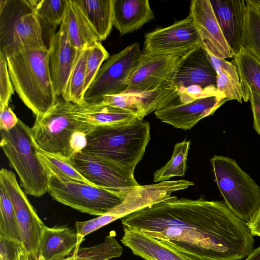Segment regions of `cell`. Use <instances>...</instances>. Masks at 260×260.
I'll return each instance as SVG.
<instances>
[{"mask_svg":"<svg viewBox=\"0 0 260 260\" xmlns=\"http://www.w3.org/2000/svg\"><path fill=\"white\" fill-rule=\"evenodd\" d=\"M73 111L78 120L94 127L125 124L138 119L130 111L96 102L73 104Z\"/></svg>","mask_w":260,"mask_h":260,"instance_id":"23","label":"cell"},{"mask_svg":"<svg viewBox=\"0 0 260 260\" xmlns=\"http://www.w3.org/2000/svg\"><path fill=\"white\" fill-rule=\"evenodd\" d=\"M154 19L148 0H114L113 26L121 36L141 29Z\"/></svg>","mask_w":260,"mask_h":260,"instance_id":"22","label":"cell"},{"mask_svg":"<svg viewBox=\"0 0 260 260\" xmlns=\"http://www.w3.org/2000/svg\"><path fill=\"white\" fill-rule=\"evenodd\" d=\"M210 61L217 74L216 86L226 99L242 101V91L236 66L224 59L207 53Z\"/></svg>","mask_w":260,"mask_h":260,"instance_id":"27","label":"cell"},{"mask_svg":"<svg viewBox=\"0 0 260 260\" xmlns=\"http://www.w3.org/2000/svg\"><path fill=\"white\" fill-rule=\"evenodd\" d=\"M1 147L25 193L41 197L48 192L50 175L38 156L31 127L19 119L12 129L1 131Z\"/></svg>","mask_w":260,"mask_h":260,"instance_id":"4","label":"cell"},{"mask_svg":"<svg viewBox=\"0 0 260 260\" xmlns=\"http://www.w3.org/2000/svg\"><path fill=\"white\" fill-rule=\"evenodd\" d=\"M0 237L22 244L13 205L6 191L1 186Z\"/></svg>","mask_w":260,"mask_h":260,"instance_id":"35","label":"cell"},{"mask_svg":"<svg viewBox=\"0 0 260 260\" xmlns=\"http://www.w3.org/2000/svg\"><path fill=\"white\" fill-rule=\"evenodd\" d=\"M122 252V247L112 235L109 234L101 243L90 247L77 248L60 260H110L120 256Z\"/></svg>","mask_w":260,"mask_h":260,"instance_id":"30","label":"cell"},{"mask_svg":"<svg viewBox=\"0 0 260 260\" xmlns=\"http://www.w3.org/2000/svg\"><path fill=\"white\" fill-rule=\"evenodd\" d=\"M88 48L78 51L61 98L77 105L87 102L84 99L85 69Z\"/></svg>","mask_w":260,"mask_h":260,"instance_id":"29","label":"cell"},{"mask_svg":"<svg viewBox=\"0 0 260 260\" xmlns=\"http://www.w3.org/2000/svg\"><path fill=\"white\" fill-rule=\"evenodd\" d=\"M189 53L183 54L142 53L137 67L128 79L124 91H149L174 84L177 71Z\"/></svg>","mask_w":260,"mask_h":260,"instance_id":"11","label":"cell"},{"mask_svg":"<svg viewBox=\"0 0 260 260\" xmlns=\"http://www.w3.org/2000/svg\"><path fill=\"white\" fill-rule=\"evenodd\" d=\"M100 42L109 36L113 26L114 0H75Z\"/></svg>","mask_w":260,"mask_h":260,"instance_id":"25","label":"cell"},{"mask_svg":"<svg viewBox=\"0 0 260 260\" xmlns=\"http://www.w3.org/2000/svg\"><path fill=\"white\" fill-rule=\"evenodd\" d=\"M217 74L207 51L201 46L189 53L181 63L174 80L178 89L198 86L204 89L216 86Z\"/></svg>","mask_w":260,"mask_h":260,"instance_id":"19","label":"cell"},{"mask_svg":"<svg viewBox=\"0 0 260 260\" xmlns=\"http://www.w3.org/2000/svg\"><path fill=\"white\" fill-rule=\"evenodd\" d=\"M179 92L177 98L154 114L162 122L184 130L191 129L228 101L220 92L197 96Z\"/></svg>","mask_w":260,"mask_h":260,"instance_id":"10","label":"cell"},{"mask_svg":"<svg viewBox=\"0 0 260 260\" xmlns=\"http://www.w3.org/2000/svg\"><path fill=\"white\" fill-rule=\"evenodd\" d=\"M67 160L86 180L96 186L125 191L140 185L134 176L82 151Z\"/></svg>","mask_w":260,"mask_h":260,"instance_id":"13","label":"cell"},{"mask_svg":"<svg viewBox=\"0 0 260 260\" xmlns=\"http://www.w3.org/2000/svg\"><path fill=\"white\" fill-rule=\"evenodd\" d=\"M141 231L202 260H240L253 250L246 222L221 201L175 196L121 218Z\"/></svg>","mask_w":260,"mask_h":260,"instance_id":"1","label":"cell"},{"mask_svg":"<svg viewBox=\"0 0 260 260\" xmlns=\"http://www.w3.org/2000/svg\"><path fill=\"white\" fill-rule=\"evenodd\" d=\"M117 219L118 218L116 216L108 213L88 220L76 221V231L79 236L84 238L89 234Z\"/></svg>","mask_w":260,"mask_h":260,"instance_id":"39","label":"cell"},{"mask_svg":"<svg viewBox=\"0 0 260 260\" xmlns=\"http://www.w3.org/2000/svg\"><path fill=\"white\" fill-rule=\"evenodd\" d=\"M87 134L85 131H79L73 135L71 141V147L73 155L81 152L86 147Z\"/></svg>","mask_w":260,"mask_h":260,"instance_id":"42","label":"cell"},{"mask_svg":"<svg viewBox=\"0 0 260 260\" xmlns=\"http://www.w3.org/2000/svg\"><path fill=\"white\" fill-rule=\"evenodd\" d=\"M246 225L252 236L260 237V206L246 222Z\"/></svg>","mask_w":260,"mask_h":260,"instance_id":"44","label":"cell"},{"mask_svg":"<svg viewBox=\"0 0 260 260\" xmlns=\"http://www.w3.org/2000/svg\"><path fill=\"white\" fill-rule=\"evenodd\" d=\"M244 260H260V246L253 249Z\"/></svg>","mask_w":260,"mask_h":260,"instance_id":"45","label":"cell"},{"mask_svg":"<svg viewBox=\"0 0 260 260\" xmlns=\"http://www.w3.org/2000/svg\"><path fill=\"white\" fill-rule=\"evenodd\" d=\"M211 162L224 203L246 222L260 206V187L231 158L214 155Z\"/></svg>","mask_w":260,"mask_h":260,"instance_id":"6","label":"cell"},{"mask_svg":"<svg viewBox=\"0 0 260 260\" xmlns=\"http://www.w3.org/2000/svg\"><path fill=\"white\" fill-rule=\"evenodd\" d=\"M37 154L50 175L60 180L78 181L93 185L80 174L67 159L44 151L39 147Z\"/></svg>","mask_w":260,"mask_h":260,"instance_id":"33","label":"cell"},{"mask_svg":"<svg viewBox=\"0 0 260 260\" xmlns=\"http://www.w3.org/2000/svg\"><path fill=\"white\" fill-rule=\"evenodd\" d=\"M62 23L71 43L78 50L88 48L99 41L95 31L75 0H68Z\"/></svg>","mask_w":260,"mask_h":260,"instance_id":"24","label":"cell"},{"mask_svg":"<svg viewBox=\"0 0 260 260\" xmlns=\"http://www.w3.org/2000/svg\"><path fill=\"white\" fill-rule=\"evenodd\" d=\"M245 48L260 62V0H247Z\"/></svg>","mask_w":260,"mask_h":260,"instance_id":"31","label":"cell"},{"mask_svg":"<svg viewBox=\"0 0 260 260\" xmlns=\"http://www.w3.org/2000/svg\"><path fill=\"white\" fill-rule=\"evenodd\" d=\"M144 54L188 53L202 46L201 40L189 14L170 26L145 35Z\"/></svg>","mask_w":260,"mask_h":260,"instance_id":"12","label":"cell"},{"mask_svg":"<svg viewBox=\"0 0 260 260\" xmlns=\"http://www.w3.org/2000/svg\"><path fill=\"white\" fill-rule=\"evenodd\" d=\"M0 186L10 198L15 212L23 247L31 260H38L40 243L46 225L21 188L14 173L0 171Z\"/></svg>","mask_w":260,"mask_h":260,"instance_id":"9","label":"cell"},{"mask_svg":"<svg viewBox=\"0 0 260 260\" xmlns=\"http://www.w3.org/2000/svg\"><path fill=\"white\" fill-rule=\"evenodd\" d=\"M39 1H0V50L8 46L11 38L13 25L21 15L35 11Z\"/></svg>","mask_w":260,"mask_h":260,"instance_id":"28","label":"cell"},{"mask_svg":"<svg viewBox=\"0 0 260 260\" xmlns=\"http://www.w3.org/2000/svg\"><path fill=\"white\" fill-rule=\"evenodd\" d=\"M73 104L62 98H58L49 112L36 118L31 129L40 149L69 159L73 155L71 147L73 135L79 131L88 133L95 127L75 118Z\"/></svg>","mask_w":260,"mask_h":260,"instance_id":"5","label":"cell"},{"mask_svg":"<svg viewBox=\"0 0 260 260\" xmlns=\"http://www.w3.org/2000/svg\"><path fill=\"white\" fill-rule=\"evenodd\" d=\"M258 134L260 135V133H258Z\"/></svg>","mask_w":260,"mask_h":260,"instance_id":"48","label":"cell"},{"mask_svg":"<svg viewBox=\"0 0 260 260\" xmlns=\"http://www.w3.org/2000/svg\"><path fill=\"white\" fill-rule=\"evenodd\" d=\"M17 260H19V258H18V259Z\"/></svg>","mask_w":260,"mask_h":260,"instance_id":"47","label":"cell"},{"mask_svg":"<svg viewBox=\"0 0 260 260\" xmlns=\"http://www.w3.org/2000/svg\"><path fill=\"white\" fill-rule=\"evenodd\" d=\"M46 48L43 27L35 11H32L24 14L15 21L11 42L0 52L6 57L22 51Z\"/></svg>","mask_w":260,"mask_h":260,"instance_id":"20","label":"cell"},{"mask_svg":"<svg viewBox=\"0 0 260 260\" xmlns=\"http://www.w3.org/2000/svg\"><path fill=\"white\" fill-rule=\"evenodd\" d=\"M234 56L245 47L246 4L244 0H210Z\"/></svg>","mask_w":260,"mask_h":260,"instance_id":"16","label":"cell"},{"mask_svg":"<svg viewBox=\"0 0 260 260\" xmlns=\"http://www.w3.org/2000/svg\"><path fill=\"white\" fill-rule=\"evenodd\" d=\"M23 250L22 243L0 237V260H17Z\"/></svg>","mask_w":260,"mask_h":260,"instance_id":"40","label":"cell"},{"mask_svg":"<svg viewBox=\"0 0 260 260\" xmlns=\"http://www.w3.org/2000/svg\"><path fill=\"white\" fill-rule=\"evenodd\" d=\"M142 54L140 44L135 43L110 56L85 92V100L88 103L97 102L105 95L124 91L128 79L137 67Z\"/></svg>","mask_w":260,"mask_h":260,"instance_id":"8","label":"cell"},{"mask_svg":"<svg viewBox=\"0 0 260 260\" xmlns=\"http://www.w3.org/2000/svg\"><path fill=\"white\" fill-rule=\"evenodd\" d=\"M14 90L37 117H42L56 103L48 48L27 50L6 57Z\"/></svg>","mask_w":260,"mask_h":260,"instance_id":"3","label":"cell"},{"mask_svg":"<svg viewBox=\"0 0 260 260\" xmlns=\"http://www.w3.org/2000/svg\"><path fill=\"white\" fill-rule=\"evenodd\" d=\"M14 90L7 58L0 52V108L9 106Z\"/></svg>","mask_w":260,"mask_h":260,"instance_id":"38","label":"cell"},{"mask_svg":"<svg viewBox=\"0 0 260 260\" xmlns=\"http://www.w3.org/2000/svg\"><path fill=\"white\" fill-rule=\"evenodd\" d=\"M194 185L185 180L166 181L155 184L141 185L130 189L123 202L108 213L118 219L150 205L166 200L174 191L187 188Z\"/></svg>","mask_w":260,"mask_h":260,"instance_id":"15","label":"cell"},{"mask_svg":"<svg viewBox=\"0 0 260 260\" xmlns=\"http://www.w3.org/2000/svg\"><path fill=\"white\" fill-rule=\"evenodd\" d=\"M121 242L145 260H202L141 231L123 228Z\"/></svg>","mask_w":260,"mask_h":260,"instance_id":"18","label":"cell"},{"mask_svg":"<svg viewBox=\"0 0 260 260\" xmlns=\"http://www.w3.org/2000/svg\"><path fill=\"white\" fill-rule=\"evenodd\" d=\"M19 260H31L25 250H22L19 254Z\"/></svg>","mask_w":260,"mask_h":260,"instance_id":"46","label":"cell"},{"mask_svg":"<svg viewBox=\"0 0 260 260\" xmlns=\"http://www.w3.org/2000/svg\"><path fill=\"white\" fill-rule=\"evenodd\" d=\"M131 189L116 191L81 181L60 180L50 175L48 192L59 203L98 216L122 204Z\"/></svg>","mask_w":260,"mask_h":260,"instance_id":"7","label":"cell"},{"mask_svg":"<svg viewBox=\"0 0 260 260\" xmlns=\"http://www.w3.org/2000/svg\"><path fill=\"white\" fill-rule=\"evenodd\" d=\"M19 119L9 106L0 108V129L8 131L13 128L17 124Z\"/></svg>","mask_w":260,"mask_h":260,"instance_id":"41","label":"cell"},{"mask_svg":"<svg viewBox=\"0 0 260 260\" xmlns=\"http://www.w3.org/2000/svg\"><path fill=\"white\" fill-rule=\"evenodd\" d=\"M249 101L253 116V126L257 133H260V97L250 92Z\"/></svg>","mask_w":260,"mask_h":260,"instance_id":"43","label":"cell"},{"mask_svg":"<svg viewBox=\"0 0 260 260\" xmlns=\"http://www.w3.org/2000/svg\"><path fill=\"white\" fill-rule=\"evenodd\" d=\"M48 55L51 75L58 97L62 96L78 50L71 43L62 23L49 38Z\"/></svg>","mask_w":260,"mask_h":260,"instance_id":"17","label":"cell"},{"mask_svg":"<svg viewBox=\"0 0 260 260\" xmlns=\"http://www.w3.org/2000/svg\"><path fill=\"white\" fill-rule=\"evenodd\" d=\"M97 103L130 111L141 120L145 116L136 92L123 91L118 94L105 95Z\"/></svg>","mask_w":260,"mask_h":260,"instance_id":"36","label":"cell"},{"mask_svg":"<svg viewBox=\"0 0 260 260\" xmlns=\"http://www.w3.org/2000/svg\"><path fill=\"white\" fill-rule=\"evenodd\" d=\"M84 239L69 228L46 226L39 245L38 260L61 259L79 247Z\"/></svg>","mask_w":260,"mask_h":260,"instance_id":"21","label":"cell"},{"mask_svg":"<svg viewBox=\"0 0 260 260\" xmlns=\"http://www.w3.org/2000/svg\"><path fill=\"white\" fill-rule=\"evenodd\" d=\"M201 40L202 47L217 58L224 59L234 57L228 44L210 0H193L189 14Z\"/></svg>","mask_w":260,"mask_h":260,"instance_id":"14","label":"cell"},{"mask_svg":"<svg viewBox=\"0 0 260 260\" xmlns=\"http://www.w3.org/2000/svg\"><path fill=\"white\" fill-rule=\"evenodd\" d=\"M233 58L240 79L242 99L246 102L249 100L250 92L260 97V62L245 48Z\"/></svg>","mask_w":260,"mask_h":260,"instance_id":"26","label":"cell"},{"mask_svg":"<svg viewBox=\"0 0 260 260\" xmlns=\"http://www.w3.org/2000/svg\"><path fill=\"white\" fill-rule=\"evenodd\" d=\"M109 56V53L99 41L88 47L85 69V93L92 83L103 63Z\"/></svg>","mask_w":260,"mask_h":260,"instance_id":"37","label":"cell"},{"mask_svg":"<svg viewBox=\"0 0 260 260\" xmlns=\"http://www.w3.org/2000/svg\"><path fill=\"white\" fill-rule=\"evenodd\" d=\"M68 0H40L35 8V12L43 27L49 32L50 37L55 32L58 25L62 22Z\"/></svg>","mask_w":260,"mask_h":260,"instance_id":"34","label":"cell"},{"mask_svg":"<svg viewBox=\"0 0 260 260\" xmlns=\"http://www.w3.org/2000/svg\"><path fill=\"white\" fill-rule=\"evenodd\" d=\"M150 139V124L143 119L97 126L87 134V144L82 151L134 176Z\"/></svg>","mask_w":260,"mask_h":260,"instance_id":"2","label":"cell"},{"mask_svg":"<svg viewBox=\"0 0 260 260\" xmlns=\"http://www.w3.org/2000/svg\"><path fill=\"white\" fill-rule=\"evenodd\" d=\"M190 145L189 141L184 140L175 144L171 158L153 174L155 182L166 181L175 176L182 177L186 169V161Z\"/></svg>","mask_w":260,"mask_h":260,"instance_id":"32","label":"cell"}]
</instances>
